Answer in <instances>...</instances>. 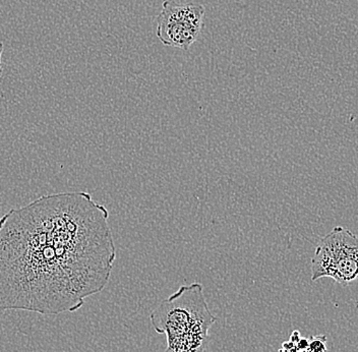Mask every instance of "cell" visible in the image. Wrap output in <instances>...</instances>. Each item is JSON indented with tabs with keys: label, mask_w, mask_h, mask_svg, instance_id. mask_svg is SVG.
Instances as JSON below:
<instances>
[{
	"label": "cell",
	"mask_w": 358,
	"mask_h": 352,
	"mask_svg": "<svg viewBox=\"0 0 358 352\" xmlns=\"http://www.w3.org/2000/svg\"><path fill=\"white\" fill-rule=\"evenodd\" d=\"M109 213L85 192L40 197L0 218V309L58 315L110 279Z\"/></svg>",
	"instance_id": "1"
},
{
	"label": "cell",
	"mask_w": 358,
	"mask_h": 352,
	"mask_svg": "<svg viewBox=\"0 0 358 352\" xmlns=\"http://www.w3.org/2000/svg\"><path fill=\"white\" fill-rule=\"evenodd\" d=\"M150 318L157 333L165 334L166 339L187 334H209L217 321L198 282L180 286L152 311Z\"/></svg>",
	"instance_id": "2"
},
{
	"label": "cell",
	"mask_w": 358,
	"mask_h": 352,
	"mask_svg": "<svg viewBox=\"0 0 358 352\" xmlns=\"http://www.w3.org/2000/svg\"><path fill=\"white\" fill-rule=\"evenodd\" d=\"M334 279L341 286L358 281V235L336 226L324 235L312 259V281Z\"/></svg>",
	"instance_id": "3"
},
{
	"label": "cell",
	"mask_w": 358,
	"mask_h": 352,
	"mask_svg": "<svg viewBox=\"0 0 358 352\" xmlns=\"http://www.w3.org/2000/svg\"><path fill=\"white\" fill-rule=\"evenodd\" d=\"M205 13L201 4H179L166 0L157 19V37L165 46L189 50L200 36Z\"/></svg>",
	"instance_id": "4"
},
{
	"label": "cell",
	"mask_w": 358,
	"mask_h": 352,
	"mask_svg": "<svg viewBox=\"0 0 358 352\" xmlns=\"http://www.w3.org/2000/svg\"><path fill=\"white\" fill-rule=\"evenodd\" d=\"M209 334H187L167 339L165 352H209Z\"/></svg>",
	"instance_id": "5"
},
{
	"label": "cell",
	"mask_w": 358,
	"mask_h": 352,
	"mask_svg": "<svg viewBox=\"0 0 358 352\" xmlns=\"http://www.w3.org/2000/svg\"><path fill=\"white\" fill-rule=\"evenodd\" d=\"M2 52H3V43H2V42H0V76H1V71H2V64H1Z\"/></svg>",
	"instance_id": "6"
}]
</instances>
